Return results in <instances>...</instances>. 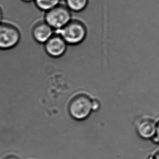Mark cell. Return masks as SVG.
<instances>
[{
    "label": "cell",
    "mask_w": 159,
    "mask_h": 159,
    "mask_svg": "<svg viewBox=\"0 0 159 159\" xmlns=\"http://www.w3.org/2000/svg\"><path fill=\"white\" fill-rule=\"evenodd\" d=\"M55 33L60 34L69 45H77L84 41L87 29L84 22L79 20H71L66 26Z\"/></svg>",
    "instance_id": "cell-1"
},
{
    "label": "cell",
    "mask_w": 159,
    "mask_h": 159,
    "mask_svg": "<svg viewBox=\"0 0 159 159\" xmlns=\"http://www.w3.org/2000/svg\"><path fill=\"white\" fill-rule=\"evenodd\" d=\"M155 143H159V121L157 123V132L154 138L153 139Z\"/></svg>",
    "instance_id": "cell-10"
},
{
    "label": "cell",
    "mask_w": 159,
    "mask_h": 159,
    "mask_svg": "<svg viewBox=\"0 0 159 159\" xmlns=\"http://www.w3.org/2000/svg\"><path fill=\"white\" fill-rule=\"evenodd\" d=\"M3 19V13L2 11L1 8H0V24L2 22Z\"/></svg>",
    "instance_id": "cell-12"
},
{
    "label": "cell",
    "mask_w": 159,
    "mask_h": 159,
    "mask_svg": "<svg viewBox=\"0 0 159 159\" xmlns=\"http://www.w3.org/2000/svg\"><path fill=\"white\" fill-rule=\"evenodd\" d=\"M5 159H19L18 158H17L16 157H14V156H9V157H8L6 158Z\"/></svg>",
    "instance_id": "cell-13"
},
{
    "label": "cell",
    "mask_w": 159,
    "mask_h": 159,
    "mask_svg": "<svg viewBox=\"0 0 159 159\" xmlns=\"http://www.w3.org/2000/svg\"><path fill=\"white\" fill-rule=\"evenodd\" d=\"M20 31L10 24H0V50H8L13 49L20 42Z\"/></svg>",
    "instance_id": "cell-4"
},
{
    "label": "cell",
    "mask_w": 159,
    "mask_h": 159,
    "mask_svg": "<svg viewBox=\"0 0 159 159\" xmlns=\"http://www.w3.org/2000/svg\"><path fill=\"white\" fill-rule=\"evenodd\" d=\"M65 1L68 9L75 13L84 11L89 3V0H65Z\"/></svg>",
    "instance_id": "cell-8"
},
{
    "label": "cell",
    "mask_w": 159,
    "mask_h": 159,
    "mask_svg": "<svg viewBox=\"0 0 159 159\" xmlns=\"http://www.w3.org/2000/svg\"><path fill=\"white\" fill-rule=\"evenodd\" d=\"M44 19L55 31H59L72 20L71 11L66 6L59 5L45 12Z\"/></svg>",
    "instance_id": "cell-3"
},
{
    "label": "cell",
    "mask_w": 159,
    "mask_h": 159,
    "mask_svg": "<svg viewBox=\"0 0 159 159\" xmlns=\"http://www.w3.org/2000/svg\"><path fill=\"white\" fill-rule=\"evenodd\" d=\"M55 30L47 22H41L33 27L32 34L36 42L45 44L55 34Z\"/></svg>",
    "instance_id": "cell-6"
},
{
    "label": "cell",
    "mask_w": 159,
    "mask_h": 159,
    "mask_svg": "<svg viewBox=\"0 0 159 159\" xmlns=\"http://www.w3.org/2000/svg\"><path fill=\"white\" fill-rule=\"evenodd\" d=\"M157 126V123L154 120L143 119L136 125L137 134L143 139H153L156 135Z\"/></svg>",
    "instance_id": "cell-7"
},
{
    "label": "cell",
    "mask_w": 159,
    "mask_h": 159,
    "mask_svg": "<svg viewBox=\"0 0 159 159\" xmlns=\"http://www.w3.org/2000/svg\"><path fill=\"white\" fill-rule=\"evenodd\" d=\"M61 0H34L36 7L42 11H49L60 5Z\"/></svg>",
    "instance_id": "cell-9"
},
{
    "label": "cell",
    "mask_w": 159,
    "mask_h": 159,
    "mask_svg": "<svg viewBox=\"0 0 159 159\" xmlns=\"http://www.w3.org/2000/svg\"><path fill=\"white\" fill-rule=\"evenodd\" d=\"M23 2H24L26 3H30L32 2H34V0H21Z\"/></svg>",
    "instance_id": "cell-14"
},
{
    "label": "cell",
    "mask_w": 159,
    "mask_h": 159,
    "mask_svg": "<svg viewBox=\"0 0 159 159\" xmlns=\"http://www.w3.org/2000/svg\"><path fill=\"white\" fill-rule=\"evenodd\" d=\"M151 159H159V150L155 152L154 154L151 157Z\"/></svg>",
    "instance_id": "cell-11"
},
{
    "label": "cell",
    "mask_w": 159,
    "mask_h": 159,
    "mask_svg": "<svg viewBox=\"0 0 159 159\" xmlns=\"http://www.w3.org/2000/svg\"><path fill=\"white\" fill-rule=\"evenodd\" d=\"M68 45L64 39L60 34L55 33L45 44V51L51 57L60 58L66 52Z\"/></svg>",
    "instance_id": "cell-5"
},
{
    "label": "cell",
    "mask_w": 159,
    "mask_h": 159,
    "mask_svg": "<svg viewBox=\"0 0 159 159\" xmlns=\"http://www.w3.org/2000/svg\"><path fill=\"white\" fill-rule=\"evenodd\" d=\"M68 110L69 114L74 119L84 120L94 111L93 100L91 99L88 95H77L71 100Z\"/></svg>",
    "instance_id": "cell-2"
}]
</instances>
